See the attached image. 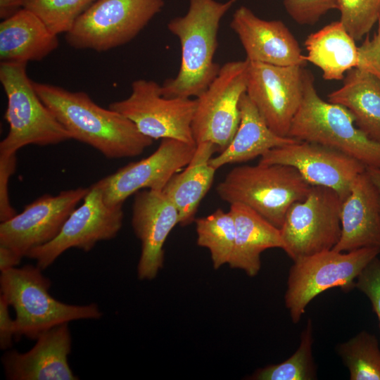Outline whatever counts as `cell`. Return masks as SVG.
I'll use <instances>...</instances> for the list:
<instances>
[{"instance_id":"30","label":"cell","mask_w":380,"mask_h":380,"mask_svg":"<svg viewBox=\"0 0 380 380\" xmlns=\"http://www.w3.org/2000/svg\"><path fill=\"white\" fill-rule=\"evenodd\" d=\"M96 0H23V8L37 16L56 35L67 33Z\"/></svg>"},{"instance_id":"38","label":"cell","mask_w":380,"mask_h":380,"mask_svg":"<svg viewBox=\"0 0 380 380\" xmlns=\"http://www.w3.org/2000/svg\"><path fill=\"white\" fill-rule=\"evenodd\" d=\"M23 8V0H0V18L6 20Z\"/></svg>"},{"instance_id":"20","label":"cell","mask_w":380,"mask_h":380,"mask_svg":"<svg viewBox=\"0 0 380 380\" xmlns=\"http://www.w3.org/2000/svg\"><path fill=\"white\" fill-rule=\"evenodd\" d=\"M341 235L333 248L350 252L380 249V203L377 190L366 170L355 179L341 210Z\"/></svg>"},{"instance_id":"6","label":"cell","mask_w":380,"mask_h":380,"mask_svg":"<svg viewBox=\"0 0 380 380\" xmlns=\"http://www.w3.org/2000/svg\"><path fill=\"white\" fill-rule=\"evenodd\" d=\"M26 66L25 63H0V82L7 97L4 118L9 126L0 152L17 153L27 145H54L72 139L37 95Z\"/></svg>"},{"instance_id":"31","label":"cell","mask_w":380,"mask_h":380,"mask_svg":"<svg viewBox=\"0 0 380 380\" xmlns=\"http://www.w3.org/2000/svg\"><path fill=\"white\" fill-rule=\"evenodd\" d=\"M340 21L355 41L367 34L380 15V0H336Z\"/></svg>"},{"instance_id":"37","label":"cell","mask_w":380,"mask_h":380,"mask_svg":"<svg viewBox=\"0 0 380 380\" xmlns=\"http://www.w3.org/2000/svg\"><path fill=\"white\" fill-rule=\"evenodd\" d=\"M23 258V257L13 249L7 246L0 245L1 272L16 267L17 265L20 263Z\"/></svg>"},{"instance_id":"2","label":"cell","mask_w":380,"mask_h":380,"mask_svg":"<svg viewBox=\"0 0 380 380\" xmlns=\"http://www.w3.org/2000/svg\"><path fill=\"white\" fill-rule=\"evenodd\" d=\"M237 1L189 0L186 13L170 20L167 29L180 42L181 63L177 75L161 85L163 96L197 98L216 77L221 68L213 61L220 23Z\"/></svg>"},{"instance_id":"18","label":"cell","mask_w":380,"mask_h":380,"mask_svg":"<svg viewBox=\"0 0 380 380\" xmlns=\"http://www.w3.org/2000/svg\"><path fill=\"white\" fill-rule=\"evenodd\" d=\"M230 27L238 36L249 61L279 66L307 63L298 41L281 20H266L241 6L233 14Z\"/></svg>"},{"instance_id":"1","label":"cell","mask_w":380,"mask_h":380,"mask_svg":"<svg viewBox=\"0 0 380 380\" xmlns=\"http://www.w3.org/2000/svg\"><path fill=\"white\" fill-rule=\"evenodd\" d=\"M34 88L72 139L84 143L110 159L141 155L153 139L142 134L121 113L96 104L84 91L32 81Z\"/></svg>"},{"instance_id":"12","label":"cell","mask_w":380,"mask_h":380,"mask_svg":"<svg viewBox=\"0 0 380 380\" xmlns=\"http://www.w3.org/2000/svg\"><path fill=\"white\" fill-rule=\"evenodd\" d=\"M123 218L122 205L109 206L105 203L99 180L89 186L82 204L72 212L58 236L32 249L26 257L35 260L37 266L44 270L70 248L89 252L98 242L115 238L122 228Z\"/></svg>"},{"instance_id":"36","label":"cell","mask_w":380,"mask_h":380,"mask_svg":"<svg viewBox=\"0 0 380 380\" xmlns=\"http://www.w3.org/2000/svg\"><path fill=\"white\" fill-rule=\"evenodd\" d=\"M9 306L6 298L0 295V348L1 350L11 348L15 334V322L10 315Z\"/></svg>"},{"instance_id":"23","label":"cell","mask_w":380,"mask_h":380,"mask_svg":"<svg viewBox=\"0 0 380 380\" xmlns=\"http://www.w3.org/2000/svg\"><path fill=\"white\" fill-rule=\"evenodd\" d=\"M239 109L240 122L234 137L224 150L209 161L215 169L227 164L247 162L261 157L272 148L300 141L274 133L246 93L241 98Z\"/></svg>"},{"instance_id":"32","label":"cell","mask_w":380,"mask_h":380,"mask_svg":"<svg viewBox=\"0 0 380 380\" xmlns=\"http://www.w3.org/2000/svg\"><path fill=\"white\" fill-rule=\"evenodd\" d=\"M290 17L301 25H313L329 11L338 9L336 0H284Z\"/></svg>"},{"instance_id":"4","label":"cell","mask_w":380,"mask_h":380,"mask_svg":"<svg viewBox=\"0 0 380 380\" xmlns=\"http://www.w3.org/2000/svg\"><path fill=\"white\" fill-rule=\"evenodd\" d=\"M288 137L332 147L357 160L366 167L380 168V141L362 132L347 108L320 98L313 75L305 69L303 99Z\"/></svg>"},{"instance_id":"3","label":"cell","mask_w":380,"mask_h":380,"mask_svg":"<svg viewBox=\"0 0 380 380\" xmlns=\"http://www.w3.org/2000/svg\"><path fill=\"white\" fill-rule=\"evenodd\" d=\"M50 287L51 281L37 265H27L1 272V295L15 312V338L37 339L57 325L101 317L97 304L64 303L51 296Z\"/></svg>"},{"instance_id":"26","label":"cell","mask_w":380,"mask_h":380,"mask_svg":"<svg viewBox=\"0 0 380 380\" xmlns=\"http://www.w3.org/2000/svg\"><path fill=\"white\" fill-rule=\"evenodd\" d=\"M307 61L320 68L327 80H341L358 63V47L341 21H335L308 36Z\"/></svg>"},{"instance_id":"17","label":"cell","mask_w":380,"mask_h":380,"mask_svg":"<svg viewBox=\"0 0 380 380\" xmlns=\"http://www.w3.org/2000/svg\"><path fill=\"white\" fill-rule=\"evenodd\" d=\"M177 224L178 211L162 191L142 189L135 194L132 227L141 246L137 265L140 280L153 279L163 268L164 243Z\"/></svg>"},{"instance_id":"15","label":"cell","mask_w":380,"mask_h":380,"mask_svg":"<svg viewBox=\"0 0 380 380\" xmlns=\"http://www.w3.org/2000/svg\"><path fill=\"white\" fill-rule=\"evenodd\" d=\"M259 163L292 166L312 186L332 189L343 201L357 177L366 170L362 163L336 148L307 141L272 148Z\"/></svg>"},{"instance_id":"7","label":"cell","mask_w":380,"mask_h":380,"mask_svg":"<svg viewBox=\"0 0 380 380\" xmlns=\"http://www.w3.org/2000/svg\"><path fill=\"white\" fill-rule=\"evenodd\" d=\"M379 254L380 249L373 247L350 252L332 249L293 261L284 295L292 322L298 323L308 305L324 291L338 287L348 293L354 289L358 275Z\"/></svg>"},{"instance_id":"9","label":"cell","mask_w":380,"mask_h":380,"mask_svg":"<svg viewBox=\"0 0 380 380\" xmlns=\"http://www.w3.org/2000/svg\"><path fill=\"white\" fill-rule=\"evenodd\" d=\"M342 203L334 189L312 186L304 199L290 206L280 231L284 251L293 261L335 247L341 235Z\"/></svg>"},{"instance_id":"5","label":"cell","mask_w":380,"mask_h":380,"mask_svg":"<svg viewBox=\"0 0 380 380\" xmlns=\"http://www.w3.org/2000/svg\"><path fill=\"white\" fill-rule=\"evenodd\" d=\"M311 187L292 166L258 163L231 170L216 192L224 201L245 205L280 229L290 206L304 199Z\"/></svg>"},{"instance_id":"25","label":"cell","mask_w":380,"mask_h":380,"mask_svg":"<svg viewBox=\"0 0 380 380\" xmlns=\"http://www.w3.org/2000/svg\"><path fill=\"white\" fill-rule=\"evenodd\" d=\"M328 101L347 108L355 125L370 139L380 141V79L357 68L350 69L343 86L328 95Z\"/></svg>"},{"instance_id":"33","label":"cell","mask_w":380,"mask_h":380,"mask_svg":"<svg viewBox=\"0 0 380 380\" xmlns=\"http://www.w3.org/2000/svg\"><path fill=\"white\" fill-rule=\"evenodd\" d=\"M355 288L370 301L380 329V259L378 256L372 260L358 275Z\"/></svg>"},{"instance_id":"19","label":"cell","mask_w":380,"mask_h":380,"mask_svg":"<svg viewBox=\"0 0 380 380\" xmlns=\"http://www.w3.org/2000/svg\"><path fill=\"white\" fill-rule=\"evenodd\" d=\"M25 353L8 350L1 362L8 380H77L68 363L72 338L68 323L42 333Z\"/></svg>"},{"instance_id":"8","label":"cell","mask_w":380,"mask_h":380,"mask_svg":"<svg viewBox=\"0 0 380 380\" xmlns=\"http://www.w3.org/2000/svg\"><path fill=\"white\" fill-rule=\"evenodd\" d=\"M164 4V0H96L65 33V40L76 49L116 48L137 37Z\"/></svg>"},{"instance_id":"14","label":"cell","mask_w":380,"mask_h":380,"mask_svg":"<svg viewBox=\"0 0 380 380\" xmlns=\"http://www.w3.org/2000/svg\"><path fill=\"white\" fill-rule=\"evenodd\" d=\"M89 187L64 190L57 195L45 194L25 206L24 210L0 224V245L22 257L32 249L55 239Z\"/></svg>"},{"instance_id":"22","label":"cell","mask_w":380,"mask_h":380,"mask_svg":"<svg viewBox=\"0 0 380 380\" xmlns=\"http://www.w3.org/2000/svg\"><path fill=\"white\" fill-rule=\"evenodd\" d=\"M58 45V35L24 8L0 24L1 62L39 61Z\"/></svg>"},{"instance_id":"13","label":"cell","mask_w":380,"mask_h":380,"mask_svg":"<svg viewBox=\"0 0 380 380\" xmlns=\"http://www.w3.org/2000/svg\"><path fill=\"white\" fill-rule=\"evenodd\" d=\"M303 66H279L249 61L246 94L270 129L288 137L303 96Z\"/></svg>"},{"instance_id":"10","label":"cell","mask_w":380,"mask_h":380,"mask_svg":"<svg viewBox=\"0 0 380 380\" xmlns=\"http://www.w3.org/2000/svg\"><path fill=\"white\" fill-rule=\"evenodd\" d=\"M196 99L167 98L161 86L153 80L139 79L132 83L130 95L109 104L152 139H175L196 144L192 133V120Z\"/></svg>"},{"instance_id":"34","label":"cell","mask_w":380,"mask_h":380,"mask_svg":"<svg viewBox=\"0 0 380 380\" xmlns=\"http://www.w3.org/2000/svg\"><path fill=\"white\" fill-rule=\"evenodd\" d=\"M16 153L0 152V220L5 222L17 214L9 198V180L16 168Z\"/></svg>"},{"instance_id":"21","label":"cell","mask_w":380,"mask_h":380,"mask_svg":"<svg viewBox=\"0 0 380 380\" xmlns=\"http://www.w3.org/2000/svg\"><path fill=\"white\" fill-rule=\"evenodd\" d=\"M229 211L235 222L236 237L229 265L255 277L260 270V255L264 251L274 248L284 250L280 229L245 205L230 204Z\"/></svg>"},{"instance_id":"28","label":"cell","mask_w":380,"mask_h":380,"mask_svg":"<svg viewBox=\"0 0 380 380\" xmlns=\"http://www.w3.org/2000/svg\"><path fill=\"white\" fill-rule=\"evenodd\" d=\"M350 380H380V348L377 338L366 330L337 346Z\"/></svg>"},{"instance_id":"39","label":"cell","mask_w":380,"mask_h":380,"mask_svg":"<svg viewBox=\"0 0 380 380\" xmlns=\"http://www.w3.org/2000/svg\"><path fill=\"white\" fill-rule=\"evenodd\" d=\"M366 171L377 190L380 203V168L367 167Z\"/></svg>"},{"instance_id":"24","label":"cell","mask_w":380,"mask_h":380,"mask_svg":"<svg viewBox=\"0 0 380 380\" xmlns=\"http://www.w3.org/2000/svg\"><path fill=\"white\" fill-rule=\"evenodd\" d=\"M216 151L211 142L196 144L191 161L182 171L175 174L162 190L177 208L182 226L194 222L199 204L213 184L217 170L209 161Z\"/></svg>"},{"instance_id":"11","label":"cell","mask_w":380,"mask_h":380,"mask_svg":"<svg viewBox=\"0 0 380 380\" xmlns=\"http://www.w3.org/2000/svg\"><path fill=\"white\" fill-rule=\"evenodd\" d=\"M248 60L224 63L196 99L192 133L196 144L211 142L220 153L234 137L240 122L239 103L246 92Z\"/></svg>"},{"instance_id":"27","label":"cell","mask_w":380,"mask_h":380,"mask_svg":"<svg viewBox=\"0 0 380 380\" xmlns=\"http://www.w3.org/2000/svg\"><path fill=\"white\" fill-rule=\"evenodd\" d=\"M197 244L207 248L214 269L229 263L234 248L236 228L232 214L217 209L195 219Z\"/></svg>"},{"instance_id":"29","label":"cell","mask_w":380,"mask_h":380,"mask_svg":"<svg viewBox=\"0 0 380 380\" xmlns=\"http://www.w3.org/2000/svg\"><path fill=\"white\" fill-rule=\"evenodd\" d=\"M312 324L308 319L300 334L296 352L287 360L257 369L251 376L253 380H314L317 366L312 356Z\"/></svg>"},{"instance_id":"16","label":"cell","mask_w":380,"mask_h":380,"mask_svg":"<svg viewBox=\"0 0 380 380\" xmlns=\"http://www.w3.org/2000/svg\"><path fill=\"white\" fill-rule=\"evenodd\" d=\"M196 149V144L161 139L158 148L146 158L100 179L105 203L117 206L140 190L162 191L169 179L188 165Z\"/></svg>"},{"instance_id":"35","label":"cell","mask_w":380,"mask_h":380,"mask_svg":"<svg viewBox=\"0 0 380 380\" xmlns=\"http://www.w3.org/2000/svg\"><path fill=\"white\" fill-rule=\"evenodd\" d=\"M377 32L370 39H366L358 47L357 68L367 71L380 79V15Z\"/></svg>"}]
</instances>
